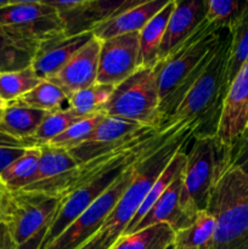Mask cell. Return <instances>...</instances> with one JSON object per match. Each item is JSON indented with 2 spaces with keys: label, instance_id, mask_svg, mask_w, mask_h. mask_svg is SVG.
Listing matches in <instances>:
<instances>
[{
  "label": "cell",
  "instance_id": "obj_2",
  "mask_svg": "<svg viewBox=\"0 0 248 249\" xmlns=\"http://www.w3.org/2000/svg\"><path fill=\"white\" fill-rule=\"evenodd\" d=\"M231 32L228 31L202 74L190 88L172 117L163 124L160 131L182 124L195 129L194 136L215 135L228 91L226 67Z\"/></svg>",
  "mask_w": 248,
  "mask_h": 249
},
{
  "label": "cell",
  "instance_id": "obj_15",
  "mask_svg": "<svg viewBox=\"0 0 248 249\" xmlns=\"http://www.w3.org/2000/svg\"><path fill=\"white\" fill-rule=\"evenodd\" d=\"M248 131V60L229 87L215 136L232 147Z\"/></svg>",
  "mask_w": 248,
  "mask_h": 249
},
{
  "label": "cell",
  "instance_id": "obj_8",
  "mask_svg": "<svg viewBox=\"0 0 248 249\" xmlns=\"http://www.w3.org/2000/svg\"><path fill=\"white\" fill-rule=\"evenodd\" d=\"M165 133H167V129H164L162 136L153 145H151L147 150L143 151V152L139 153L138 156L125 160V162L113 165L109 169L105 170L104 173H101L97 177L91 178L87 182H84L83 185L75 187L74 190L65 195L62 197V201H61L55 215H53V220L49 224L48 228L45 229L41 237L39 238L38 243H36L34 249H45L51 242H53L75 219L79 218L121 177V174L124 170H126L131 164L140 160L151 148L155 147L162 140Z\"/></svg>",
  "mask_w": 248,
  "mask_h": 249
},
{
  "label": "cell",
  "instance_id": "obj_3",
  "mask_svg": "<svg viewBox=\"0 0 248 249\" xmlns=\"http://www.w3.org/2000/svg\"><path fill=\"white\" fill-rule=\"evenodd\" d=\"M167 129L162 140L138 162L130 184L105 220L100 232L118 241L175 153L189 145L194 139L195 129L190 125L179 124Z\"/></svg>",
  "mask_w": 248,
  "mask_h": 249
},
{
  "label": "cell",
  "instance_id": "obj_28",
  "mask_svg": "<svg viewBox=\"0 0 248 249\" xmlns=\"http://www.w3.org/2000/svg\"><path fill=\"white\" fill-rule=\"evenodd\" d=\"M40 146L28 148L0 175V184L9 191H17L31 184L38 170Z\"/></svg>",
  "mask_w": 248,
  "mask_h": 249
},
{
  "label": "cell",
  "instance_id": "obj_43",
  "mask_svg": "<svg viewBox=\"0 0 248 249\" xmlns=\"http://www.w3.org/2000/svg\"><path fill=\"white\" fill-rule=\"evenodd\" d=\"M1 186H2V185H1V184H0V187H1Z\"/></svg>",
  "mask_w": 248,
  "mask_h": 249
},
{
  "label": "cell",
  "instance_id": "obj_26",
  "mask_svg": "<svg viewBox=\"0 0 248 249\" xmlns=\"http://www.w3.org/2000/svg\"><path fill=\"white\" fill-rule=\"evenodd\" d=\"M174 231L167 224H157L128 236H122L111 249H167L173 245Z\"/></svg>",
  "mask_w": 248,
  "mask_h": 249
},
{
  "label": "cell",
  "instance_id": "obj_17",
  "mask_svg": "<svg viewBox=\"0 0 248 249\" xmlns=\"http://www.w3.org/2000/svg\"><path fill=\"white\" fill-rule=\"evenodd\" d=\"M206 0H177L168 19L164 36L160 44L158 61L163 60L185 43L203 23Z\"/></svg>",
  "mask_w": 248,
  "mask_h": 249
},
{
  "label": "cell",
  "instance_id": "obj_21",
  "mask_svg": "<svg viewBox=\"0 0 248 249\" xmlns=\"http://www.w3.org/2000/svg\"><path fill=\"white\" fill-rule=\"evenodd\" d=\"M46 114V112L24 106L18 101L9 102L1 109L0 131L21 140H33Z\"/></svg>",
  "mask_w": 248,
  "mask_h": 249
},
{
  "label": "cell",
  "instance_id": "obj_16",
  "mask_svg": "<svg viewBox=\"0 0 248 249\" xmlns=\"http://www.w3.org/2000/svg\"><path fill=\"white\" fill-rule=\"evenodd\" d=\"M101 40L92 36L70 61L53 75L50 82L55 83L70 95L88 89L96 84L99 71V56Z\"/></svg>",
  "mask_w": 248,
  "mask_h": 249
},
{
  "label": "cell",
  "instance_id": "obj_5",
  "mask_svg": "<svg viewBox=\"0 0 248 249\" xmlns=\"http://www.w3.org/2000/svg\"><path fill=\"white\" fill-rule=\"evenodd\" d=\"M207 211L216 220L212 249H248V174L229 168L216 184Z\"/></svg>",
  "mask_w": 248,
  "mask_h": 249
},
{
  "label": "cell",
  "instance_id": "obj_40",
  "mask_svg": "<svg viewBox=\"0 0 248 249\" xmlns=\"http://www.w3.org/2000/svg\"><path fill=\"white\" fill-rule=\"evenodd\" d=\"M1 187H0V190H1ZM0 224H1V208H0Z\"/></svg>",
  "mask_w": 248,
  "mask_h": 249
},
{
  "label": "cell",
  "instance_id": "obj_33",
  "mask_svg": "<svg viewBox=\"0 0 248 249\" xmlns=\"http://www.w3.org/2000/svg\"><path fill=\"white\" fill-rule=\"evenodd\" d=\"M105 117H106V114L104 112H99V113L94 114V116L87 117V118H83L80 121L75 122L67 130H65L62 134L53 139L48 143V146L66 151L73 150V148L79 146L80 143L84 142L89 138L90 134L94 131V129L99 125V123Z\"/></svg>",
  "mask_w": 248,
  "mask_h": 249
},
{
  "label": "cell",
  "instance_id": "obj_39",
  "mask_svg": "<svg viewBox=\"0 0 248 249\" xmlns=\"http://www.w3.org/2000/svg\"><path fill=\"white\" fill-rule=\"evenodd\" d=\"M4 107H5V102L2 101L1 99H0V109H2V108H4Z\"/></svg>",
  "mask_w": 248,
  "mask_h": 249
},
{
  "label": "cell",
  "instance_id": "obj_19",
  "mask_svg": "<svg viewBox=\"0 0 248 249\" xmlns=\"http://www.w3.org/2000/svg\"><path fill=\"white\" fill-rule=\"evenodd\" d=\"M182 172L177 175L172 184L169 185L164 194L158 198V201L153 204L152 208L146 213L140 220V223L135 226L131 233L143 230L150 226L157 225V224H167L172 228L174 232L189 228L192 224L194 219H190L185 215L184 212L180 207V196L182 190Z\"/></svg>",
  "mask_w": 248,
  "mask_h": 249
},
{
  "label": "cell",
  "instance_id": "obj_7",
  "mask_svg": "<svg viewBox=\"0 0 248 249\" xmlns=\"http://www.w3.org/2000/svg\"><path fill=\"white\" fill-rule=\"evenodd\" d=\"M102 112L106 116L159 129V92L153 68H139L116 85Z\"/></svg>",
  "mask_w": 248,
  "mask_h": 249
},
{
  "label": "cell",
  "instance_id": "obj_35",
  "mask_svg": "<svg viewBox=\"0 0 248 249\" xmlns=\"http://www.w3.org/2000/svg\"><path fill=\"white\" fill-rule=\"evenodd\" d=\"M39 147L33 140H21L0 131V175L28 148Z\"/></svg>",
  "mask_w": 248,
  "mask_h": 249
},
{
  "label": "cell",
  "instance_id": "obj_24",
  "mask_svg": "<svg viewBox=\"0 0 248 249\" xmlns=\"http://www.w3.org/2000/svg\"><path fill=\"white\" fill-rule=\"evenodd\" d=\"M216 220L208 211L198 212L189 228L174 232V249H212Z\"/></svg>",
  "mask_w": 248,
  "mask_h": 249
},
{
  "label": "cell",
  "instance_id": "obj_29",
  "mask_svg": "<svg viewBox=\"0 0 248 249\" xmlns=\"http://www.w3.org/2000/svg\"><path fill=\"white\" fill-rule=\"evenodd\" d=\"M248 10V1L206 0L204 21L215 29L232 31Z\"/></svg>",
  "mask_w": 248,
  "mask_h": 249
},
{
  "label": "cell",
  "instance_id": "obj_41",
  "mask_svg": "<svg viewBox=\"0 0 248 249\" xmlns=\"http://www.w3.org/2000/svg\"><path fill=\"white\" fill-rule=\"evenodd\" d=\"M167 249H174V247H173V245H172V246H170V247H168Z\"/></svg>",
  "mask_w": 248,
  "mask_h": 249
},
{
  "label": "cell",
  "instance_id": "obj_14",
  "mask_svg": "<svg viewBox=\"0 0 248 249\" xmlns=\"http://www.w3.org/2000/svg\"><path fill=\"white\" fill-rule=\"evenodd\" d=\"M77 168L78 163L68 151L43 145L40 146L38 170L31 184L22 190L63 197L70 190Z\"/></svg>",
  "mask_w": 248,
  "mask_h": 249
},
{
  "label": "cell",
  "instance_id": "obj_4",
  "mask_svg": "<svg viewBox=\"0 0 248 249\" xmlns=\"http://www.w3.org/2000/svg\"><path fill=\"white\" fill-rule=\"evenodd\" d=\"M230 167L231 147L215 135L194 136L182 172L180 207L185 215L195 219L198 212L207 211L216 184Z\"/></svg>",
  "mask_w": 248,
  "mask_h": 249
},
{
  "label": "cell",
  "instance_id": "obj_27",
  "mask_svg": "<svg viewBox=\"0 0 248 249\" xmlns=\"http://www.w3.org/2000/svg\"><path fill=\"white\" fill-rule=\"evenodd\" d=\"M24 106L44 111L46 113L70 108L68 95L50 80H41L33 90L16 100Z\"/></svg>",
  "mask_w": 248,
  "mask_h": 249
},
{
  "label": "cell",
  "instance_id": "obj_23",
  "mask_svg": "<svg viewBox=\"0 0 248 249\" xmlns=\"http://www.w3.org/2000/svg\"><path fill=\"white\" fill-rule=\"evenodd\" d=\"M38 44L24 40L0 26V71L15 72L31 67Z\"/></svg>",
  "mask_w": 248,
  "mask_h": 249
},
{
  "label": "cell",
  "instance_id": "obj_9",
  "mask_svg": "<svg viewBox=\"0 0 248 249\" xmlns=\"http://www.w3.org/2000/svg\"><path fill=\"white\" fill-rule=\"evenodd\" d=\"M0 26L18 38L40 44L65 36V27L46 1H12L0 9Z\"/></svg>",
  "mask_w": 248,
  "mask_h": 249
},
{
  "label": "cell",
  "instance_id": "obj_36",
  "mask_svg": "<svg viewBox=\"0 0 248 249\" xmlns=\"http://www.w3.org/2000/svg\"><path fill=\"white\" fill-rule=\"evenodd\" d=\"M231 167L248 174V131L231 147Z\"/></svg>",
  "mask_w": 248,
  "mask_h": 249
},
{
  "label": "cell",
  "instance_id": "obj_12",
  "mask_svg": "<svg viewBox=\"0 0 248 249\" xmlns=\"http://www.w3.org/2000/svg\"><path fill=\"white\" fill-rule=\"evenodd\" d=\"M151 128L155 126H142L128 119L106 116L84 142L68 152L78 164H83L125 147Z\"/></svg>",
  "mask_w": 248,
  "mask_h": 249
},
{
  "label": "cell",
  "instance_id": "obj_42",
  "mask_svg": "<svg viewBox=\"0 0 248 249\" xmlns=\"http://www.w3.org/2000/svg\"><path fill=\"white\" fill-rule=\"evenodd\" d=\"M0 114H1V109H0Z\"/></svg>",
  "mask_w": 248,
  "mask_h": 249
},
{
  "label": "cell",
  "instance_id": "obj_37",
  "mask_svg": "<svg viewBox=\"0 0 248 249\" xmlns=\"http://www.w3.org/2000/svg\"><path fill=\"white\" fill-rule=\"evenodd\" d=\"M117 240L105 235L104 232H97L94 237L90 238L87 243L82 246L79 249H111L113 247Z\"/></svg>",
  "mask_w": 248,
  "mask_h": 249
},
{
  "label": "cell",
  "instance_id": "obj_30",
  "mask_svg": "<svg viewBox=\"0 0 248 249\" xmlns=\"http://www.w3.org/2000/svg\"><path fill=\"white\" fill-rule=\"evenodd\" d=\"M114 87L105 84H95L88 89L79 90L70 95V108L78 116L87 118L102 112L105 105L111 97Z\"/></svg>",
  "mask_w": 248,
  "mask_h": 249
},
{
  "label": "cell",
  "instance_id": "obj_10",
  "mask_svg": "<svg viewBox=\"0 0 248 249\" xmlns=\"http://www.w3.org/2000/svg\"><path fill=\"white\" fill-rule=\"evenodd\" d=\"M138 162L124 170L121 177L45 249H79L94 237L130 184Z\"/></svg>",
  "mask_w": 248,
  "mask_h": 249
},
{
  "label": "cell",
  "instance_id": "obj_25",
  "mask_svg": "<svg viewBox=\"0 0 248 249\" xmlns=\"http://www.w3.org/2000/svg\"><path fill=\"white\" fill-rule=\"evenodd\" d=\"M189 145H186L185 147H182L181 150H179L177 153H175V156L173 157V160H170L169 164L167 165V168L163 170L162 174L158 177V179L156 180L153 186L151 187L150 192L147 194L146 198L143 199L142 204H141L140 208L138 209V212H136V214L134 215V218L130 220L129 225L126 226L125 230L123 231L122 236L130 235V232L135 229V226L140 223L141 219H142L143 216L146 215V213L152 208L153 204L158 201V198L164 194L165 190H167L168 187H169V185L173 182V180L177 178V175L184 169L185 162H186L187 146Z\"/></svg>",
  "mask_w": 248,
  "mask_h": 249
},
{
  "label": "cell",
  "instance_id": "obj_1",
  "mask_svg": "<svg viewBox=\"0 0 248 249\" xmlns=\"http://www.w3.org/2000/svg\"><path fill=\"white\" fill-rule=\"evenodd\" d=\"M228 31L203 21L192 36L153 67L159 92V130L202 74Z\"/></svg>",
  "mask_w": 248,
  "mask_h": 249
},
{
  "label": "cell",
  "instance_id": "obj_32",
  "mask_svg": "<svg viewBox=\"0 0 248 249\" xmlns=\"http://www.w3.org/2000/svg\"><path fill=\"white\" fill-rule=\"evenodd\" d=\"M40 82L41 79L36 77L32 67L0 73V99L5 104L16 101L33 90Z\"/></svg>",
  "mask_w": 248,
  "mask_h": 249
},
{
  "label": "cell",
  "instance_id": "obj_20",
  "mask_svg": "<svg viewBox=\"0 0 248 249\" xmlns=\"http://www.w3.org/2000/svg\"><path fill=\"white\" fill-rule=\"evenodd\" d=\"M165 4L167 1L163 0H148V1L141 0L135 6L121 12L117 16L97 26L92 31V34L100 40H107L124 34L140 33L146 23L159 10H162Z\"/></svg>",
  "mask_w": 248,
  "mask_h": 249
},
{
  "label": "cell",
  "instance_id": "obj_38",
  "mask_svg": "<svg viewBox=\"0 0 248 249\" xmlns=\"http://www.w3.org/2000/svg\"><path fill=\"white\" fill-rule=\"evenodd\" d=\"M0 249H19L12 242L2 224H0Z\"/></svg>",
  "mask_w": 248,
  "mask_h": 249
},
{
  "label": "cell",
  "instance_id": "obj_13",
  "mask_svg": "<svg viewBox=\"0 0 248 249\" xmlns=\"http://www.w3.org/2000/svg\"><path fill=\"white\" fill-rule=\"evenodd\" d=\"M139 68H141L139 33L101 40L97 84L116 87Z\"/></svg>",
  "mask_w": 248,
  "mask_h": 249
},
{
  "label": "cell",
  "instance_id": "obj_11",
  "mask_svg": "<svg viewBox=\"0 0 248 249\" xmlns=\"http://www.w3.org/2000/svg\"><path fill=\"white\" fill-rule=\"evenodd\" d=\"M141 0H46L57 11L65 27V36L92 33L97 26Z\"/></svg>",
  "mask_w": 248,
  "mask_h": 249
},
{
  "label": "cell",
  "instance_id": "obj_34",
  "mask_svg": "<svg viewBox=\"0 0 248 249\" xmlns=\"http://www.w3.org/2000/svg\"><path fill=\"white\" fill-rule=\"evenodd\" d=\"M83 119V117L78 116L73 109L66 108L62 111L51 112L46 114L40 126L35 131L33 136L34 142L38 146L48 145L53 139L67 130L72 124Z\"/></svg>",
  "mask_w": 248,
  "mask_h": 249
},
{
  "label": "cell",
  "instance_id": "obj_22",
  "mask_svg": "<svg viewBox=\"0 0 248 249\" xmlns=\"http://www.w3.org/2000/svg\"><path fill=\"white\" fill-rule=\"evenodd\" d=\"M177 0H168L139 33L140 44V67L153 68L158 62V53L164 36L168 19L175 7Z\"/></svg>",
  "mask_w": 248,
  "mask_h": 249
},
{
  "label": "cell",
  "instance_id": "obj_6",
  "mask_svg": "<svg viewBox=\"0 0 248 249\" xmlns=\"http://www.w3.org/2000/svg\"><path fill=\"white\" fill-rule=\"evenodd\" d=\"M62 197L24 190H0L1 224L19 249L39 238L53 220Z\"/></svg>",
  "mask_w": 248,
  "mask_h": 249
},
{
  "label": "cell",
  "instance_id": "obj_44",
  "mask_svg": "<svg viewBox=\"0 0 248 249\" xmlns=\"http://www.w3.org/2000/svg\"><path fill=\"white\" fill-rule=\"evenodd\" d=\"M0 73H1V71H0Z\"/></svg>",
  "mask_w": 248,
  "mask_h": 249
},
{
  "label": "cell",
  "instance_id": "obj_31",
  "mask_svg": "<svg viewBox=\"0 0 248 249\" xmlns=\"http://www.w3.org/2000/svg\"><path fill=\"white\" fill-rule=\"evenodd\" d=\"M231 32L229 46L228 67H226V85L228 89L246 61L248 60V10L237 26ZM228 92V91H226Z\"/></svg>",
  "mask_w": 248,
  "mask_h": 249
},
{
  "label": "cell",
  "instance_id": "obj_18",
  "mask_svg": "<svg viewBox=\"0 0 248 249\" xmlns=\"http://www.w3.org/2000/svg\"><path fill=\"white\" fill-rule=\"evenodd\" d=\"M92 36V33H84L43 41L38 45L32 58V70L39 79H51Z\"/></svg>",
  "mask_w": 248,
  "mask_h": 249
}]
</instances>
